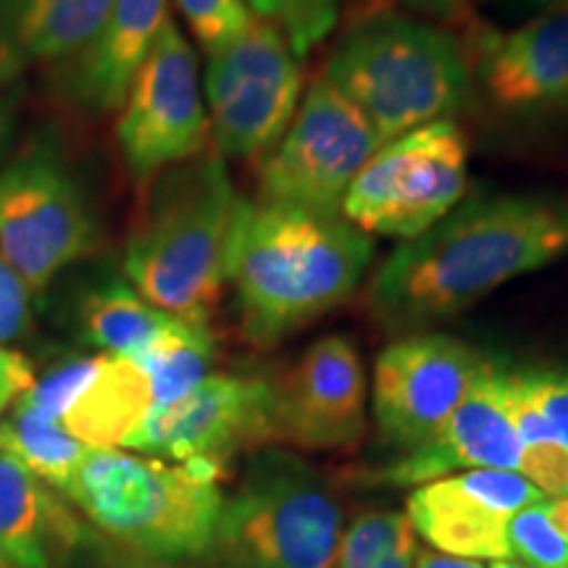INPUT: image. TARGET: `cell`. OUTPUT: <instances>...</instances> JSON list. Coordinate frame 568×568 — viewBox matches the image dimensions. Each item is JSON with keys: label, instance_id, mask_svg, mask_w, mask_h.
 <instances>
[{"label": "cell", "instance_id": "1", "mask_svg": "<svg viewBox=\"0 0 568 568\" xmlns=\"http://www.w3.org/2000/svg\"><path fill=\"white\" fill-rule=\"evenodd\" d=\"M566 255L568 197H479L389 253L368 301L382 324L416 329L464 314L500 284Z\"/></svg>", "mask_w": 568, "mask_h": 568}, {"label": "cell", "instance_id": "2", "mask_svg": "<svg viewBox=\"0 0 568 568\" xmlns=\"http://www.w3.org/2000/svg\"><path fill=\"white\" fill-rule=\"evenodd\" d=\"M374 258L343 213H311L240 197L226 245V282L243 335L274 347L345 303Z\"/></svg>", "mask_w": 568, "mask_h": 568}, {"label": "cell", "instance_id": "3", "mask_svg": "<svg viewBox=\"0 0 568 568\" xmlns=\"http://www.w3.org/2000/svg\"><path fill=\"white\" fill-rule=\"evenodd\" d=\"M240 195L224 155L209 145L163 169L126 240L124 272L163 314L209 322L226 284V245Z\"/></svg>", "mask_w": 568, "mask_h": 568}, {"label": "cell", "instance_id": "4", "mask_svg": "<svg viewBox=\"0 0 568 568\" xmlns=\"http://www.w3.org/2000/svg\"><path fill=\"white\" fill-rule=\"evenodd\" d=\"M222 477L209 464L90 450L67 497L134 558L176 566L209 558L224 506Z\"/></svg>", "mask_w": 568, "mask_h": 568}, {"label": "cell", "instance_id": "5", "mask_svg": "<svg viewBox=\"0 0 568 568\" xmlns=\"http://www.w3.org/2000/svg\"><path fill=\"white\" fill-rule=\"evenodd\" d=\"M329 82L382 140L464 109L468 67L450 34L424 21L382 13L351 27L324 69Z\"/></svg>", "mask_w": 568, "mask_h": 568}, {"label": "cell", "instance_id": "6", "mask_svg": "<svg viewBox=\"0 0 568 568\" xmlns=\"http://www.w3.org/2000/svg\"><path fill=\"white\" fill-rule=\"evenodd\" d=\"M343 508L314 464L282 447L247 458L243 481L224 497L209 558L216 568H332Z\"/></svg>", "mask_w": 568, "mask_h": 568}, {"label": "cell", "instance_id": "7", "mask_svg": "<svg viewBox=\"0 0 568 568\" xmlns=\"http://www.w3.org/2000/svg\"><path fill=\"white\" fill-rule=\"evenodd\" d=\"M468 148L450 119L418 126L379 145L343 201V216L361 232L414 240L466 195Z\"/></svg>", "mask_w": 568, "mask_h": 568}, {"label": "cell", "instance_id": "8", "mask_svg": "<svg viewBox=\"0 0 568 568\" xmlns=\"http://www.w3.org/2000/svg\"><path fill=\"white\" fill-rule=\"evenodd\" d=\"M301 63L284 34L251 19L243 34L209 55L205 101L213 148L224 159H264L301 105Z\"/></svg>", "mask_w": 568, "mask_h": 568}, {"label": "cell", "instance_id": "9", "mask_svg": "<svg viewBox=\"0 0 568 568\" xmlns=\"http://www.w3.org/2000/svg\"><path fill=\"white\" fill-rule=\"evenodd\" d=\"M382 140L329 82L316 80L287 132L261 163V203L343 213V201Z\"/></svg>", "mask_w": 568, "mask_h": 568}, {"label": "cell", "instance_id": "10", "mask_svg": "<svg viewBox=\"0 0 568 568\" xmlns=\"http://www.w3.org/2000/svg\"><path fill=\"white\" fill-rule=\"evenodd\" d=\"M95 245V222L67 166L51 151L19 155L0 172V251L30 295Z\"/></svg>", "mask_w": 568, "mask_h": 568}, {"label": "cell", "instance_id": "11", "mask_svg": "<svg viewBox=\"0 0 568 568\" xmlns=\"http://www.w3.org/2000/svg\"><path fill=\"white\" fill-rule=\"evenodd\" d=\"M116 134L126 169L140 182L209 148L211 124L197 88V59L172 17L163 21L126 90Z\"/></svg>", "mask_w": 568, "mask_h": 568}, {"label": "cell", "instance_id": "12", "mask_svg": "<svg viewBox=\"0 0 568 568\" xmlns=\"http://www.w3.org/2000/svg\"><path fill=\"white\" fill-rule=\"evenodd\" d=\"M272 379L211 374L193 393L153 408L124 450L224 471L240 453L274 445Z\"/></svg>", "mask_w": 568, "mask_h": 568}, {"label": "cell", "instance_id": "13", "mask_svg": "<svg viewBox=\"0 0 568 568\" xmlns=\"http://www.w3.org/2000/svg\"><path fill=\"white\" fill-rule=\"evenodd\" d=\"M489 355L450 335H408L379 353L372 408L382 443L410 453L429 443L468 395Z\"/></svg>", "mask_w": 568, "mask_h": 568}, {"label": "cell", "instance_id": "14", "mask_svg": "<svg viewBox=\"0 0 568 568\" xmlns=\"http://www.w3.org/2000/svg\"><path fill=\"white\" fill-rule=\"evenodd\" d=\"M274 445L347 450L366 429L368 382L351 337L316 339L272 379Z\"/></svg>", "mask_w": 568, "mask_h": 568}, {"label": "cell", "instance_id": "15", "mask_svg": "<svg viewBox=\"0 0 568 568\" xmlns=\"http://www.w3.org/2000/svg\"><path fill=\"white\" fill-rule=\"evenodd\" d=\"M92 450H119L153 410L148 376L130 358H71L19 397Z\"/></svg>", "mask_w": 568, "mask_h": 568}, {"label": "cell", "instance_id": "16", "mask_svg": "<svg viewBox=\"0 0 568 568\" xmlns=\"http://www.w3.org/2000/svg\"><path fill=\"white\" fill-rule=\"evenodd\" d=\"M508 368L489 358L468 395L429 443L403 453L374 477L385 485H426L471 468L518 471L521 439L508 408Z\"/></svg>", "mask_w": 568, "mask_h": 568}, {"label": "cell", "instance_id": "17", "mask_svg": "<svg viewBox=\"0 0 568 568\" xmlns=\"http://www.w3.org/2000/svg\"><path fill=\"white\" fill-rule=\"evenodd\" d=\"M479 77L506 111L568 109V0L514 32L485 38Z\"/></svg>", "mask_w": 568, "mask_h": 568}, {"label": "cell", "instance_id": "18", "mask_svg": "<svg viewBox=\"0 0 568 568\" xmlns=\"http://www.w3.org/2000/svg\"><path fill=\"white\" fill-rule=\"evenodd\" d=\"M169 19L166 0H113L98 40L61 74L63 95L90 111H116Z\"/></svg>", "mask_w": 568, "mask_h": 568}, {"label": "cell", "instance_id": "19", "mask_svg": "<svg viewBox=\"0 0 568 568\" xmlns=\"http://www.w3.org/2000/svg\"><path fill=\"white\" fill-rule=\"evenodd\" d=\"M111 6L113 0H0V82L80 59L101 34Z\"/></svg>", "mask_w": 568, "mask_h": 568}, {"label": "cell", "instance_id": "20", "mask_svg": "<svg viewBox=\"0 0 568 568\" xmlns=\"http://www.w3.org/2000/svg\"><path fill=\"white\" fill-rule=\"evenodd\" d=\"M82 537V521L61 495L0 453V566L55 568Z\"/></svg>", "mask_w": 568, "mask_h": 568}, {"label": "cell", "instance_id": "21", "mask_svg": "<svg viewBox=\"0 0 568 568\" xmlns=\"http://www.w3.org/2000/svg\"><path fill=\"white\" fill-rule=\"evenodd\" d=\"M408 521L437 552L471 560H503L508 516L481 500L466 471L418 485L408 497Z\"/></svg>", "mask_w": 568, "mask_h": 568}, {"label": "cell", "instance_id": "22", "mask_svg": "<svg viewBox=\"0 0 568 568\" xmlns=\"http://www.w3.org/2000/svg\"><path fill=\"white\" fill-rule=\"evenodd\" d=\"M172 318L124 282L92 290L80 305L84 343L119 358H138L172 324Z\"/></svg>", "mask_w": 568, "mask_h": 568}, {"label": "cell", "instance_id": "23", "mask_svg": "<svg viewBox=\"0 0 568 568\" xmlns=\"http://www.w3.org/2000/svg\"><path fill=\"white\" fill-rule=\"evenodd\" d=\"M216 358V337L209 322L172 318V324L153 339L134 361L148 376L153 395V408L169 406L209 379L211 364Z\"/></svg>", "mask_w": 568, "mask_h": 568}, {"label": "cell", "instance_id": "24", "mask_svg": "<svg viewBox=\"0 0 568 568\" xmlns=\"http://www.w3.org/2000/svg\"><path fill=\"white\" fill-rule=\"evenodd\" d=\"M92 447L69 435L63 426L17 400L9 416L0 418V453L19 460L55 493L67 495L77 468Z\"/></svg>", "mask_w": 568, "mask_h": 568}, {"label": "cell", "instance_id": "25", "mask_svg": "<svg viewBox=\"0 0 568 568\" xmlns=\"http://www.w3.org/2000/svg\"><path fill=\"white\" fill-rule=\"evenodd\" d=\"M255 19L276 27L297 59L314 51L335 30L343 0H247Z\"/></svg>", "mask_w": 568, "mask_h": 568}, {"label": "cell", "instance_id": "26", "mask_svg": "<svg viewBox=\"0 0 568 568\" xmlns=\"http://www.w3.org/2000/svg\"><path fill=\"white\" fill-rule=\"evenodd\" d=\"M410 535L416 531L406 514L374 510V514L361 516L339 539L332 568H376L387 552H393Z\"/></svg>", "mask_w": 568, "mask_h": 568}, {"label": "cell", "instance_id": "27", "mask_svg": "<svg viewBox=\"0 0 568 568\" xmlns=\"http://www.w3.org/2000/svg\"><path fill=\"white\" fill-rule=\"evenodd\" d=\"M545 500L508 518V552L527 568H568V539L552 527Z\"/></svg>", "mask_w": 568, "mask_h": 568}, {"label": "cell", "instance_id": "28", "mask_svg": "<svg viewBox=\"0 0 568 568\" xmlns=\"http://www.w3.org/2000/svg\"><path fill=\"white\" fill-rule=\"evenodd\" d=\"M516 393L537 410L552 439L568 450V366L510 368Z\"/></svg>", "mask_w": 568, "mask_h": 568}, {"label": "cell", "instance_id": "29", "mask_svg": "<svg viewBox=\"0 0 568 568\" xmlns=\"http://www.w3.org/2000/svg\"><path fill=\"white\" fill-rule=\"evenodd\" d=\"M176 9L201 42L205 55L230 45L253 19L247 0H176Z\"/></svg>", "mask_w": 568, "mask_h": 568}, {"label": "cell", "instance_id": "30", "mask_svg": "<svg viewBox=\"0 0 568 568\" xmlns=\"http://www.w3.org/2000/svg\"><path fill=\"white\" fill-rule=\"evenodd\" d=\"M30 290L21 276L13 272L3 251H0V345L17 343L32 329Z\"/></svg>", "mask_w": 568, "mask_h": 568}, {"label": "cell", "instance_id": "31", "mask_svg": "<svg viewBox=\"0 0 568 568\" xmlns=\"http://www.w3.org/2000/svg\"><path fill=\"white\" fill-rule=\"evenodd\" d=\"M518 474L545 497H564L568 487V450L558 443L524 445Z\"/></svg>", "mask_w": 568, "mask_h": 568}, {"label": "cell", "instance_id": "32", "mask_svg": "<svg viewBox=\"0 0 568 568\" xmlns=\"http://www.w3.org/2000/svg\"><path fill=\"white\" fill-rule=\"evenodd\" d=\"M34 385V368L21 353L0 345V416Z\"/></svg>", "mask_w": 568, "mask_h": 568}, {"label": "cell", "instance_id": "33", "mask_svg": "<svg viewBox=\"0 0 568 568\" xmlns=\"http://www.w3.org/2000/svg\"><path fill=\"white\" fill-rule=\"evenodd\" d=\"M414 568H485V564L471 558L445 556V552H437V550H418Z\"/></svg>", "mask_w": 568, "mask_h": 568}, {"label": "cell", "instance_id": "34", "mask_svg": "<svg viewBox=\"0 0 568 568\" xmlns=\"http://www.w3.org/2000/svg\"><path fill=\"white\" fill-rule=\"evenodd\" d=\"M410 9L429 13L437 19H458L464 17L466 0H406Z\"/></svg>", "mask_w": 568, "mask_h": 568}, {"label": "cell", "instance_id": "35", "mask_svg": "<svg viewBox=\"0 0 568 568\" xmlns=\"http://www.w3.org/2000/svg\"><path fill=\"white\" fill-rule=\"evenodd\" d=\"M545 510H548L552 527L568 539V497H548L545 500Z\"/></svg>", "mask_w": 568, "mask_h": 568}, {"label": "cell", "instance_id": "36", "mask_svg": "<svg viewBox=\"0 0 568 568\" xmlns=\"http://www.w3.org/2000/svg\"><path fill=\"white\" fill-rule=\"evenodd\" d=\"M516 6H521V9H531V11H545V9H552V6H560L566 3V0H514Z\"/></svg>", "mask_w": 568, "mask_h": 568}, {"label": "cell", "instance_id": "37", "mask_svg": "<svg viewBox=\"0 0 568 568\" xmlns=\"http://www.w3.org/2000/svg\"><path fill=\"white\" fill-rule=\"evenodd\" d=\"M119 566L122 568H182V566H169V564H153V560H142V558H126V560H119Z\"/></svg>", "mask_w": 568, "mask_h": 568}, {"label": "cell", "instance_id": "38", "mask_svg": "<svg viewBox=\"0 0 568 568\" xmlns=\"http://www.w3.org/2000/svg\"><path fill=\"white\" fill-rule=\"evenodd\" d=\"M493 568H527V566H521V564H518V560H514V558H503V560H495Z\"/></svg>", "mask_w": 568, "mask_h": 568}, {"label": "cell", "instance_id": "39", "mask_svg": "<svg viewBox=\"0 0 568 568\" xmlns=\"http://www.w3.org/2000/svg\"><path fill=\"white\" fill-rule=\"evenodd\" d=\"M0 124H3V113H0Z\"/></svg>", "mask_w": 568, "mask_h": 568}, {"label": "cell", "instance_id": "40", "mask_svg": "<svg viewBox=\"0 0 568 568\" xmlns=\"http://www.w3.org/2000/svg\"><path fill=\"white\" fill-rule=\"evenodd\" d=\"M566 497H568V487H566Z\"/></svg>", "mask_w": 568, "mask_h": 568}, {"label": "cell", "instance_id": "41", "mask_svg": "<svg viewBox=\"0 0 568 568\" xmlns=\"http://www.w3.org/2000/svg\"><path fill=\"white\" fill-rule=\"evenodd\" d=\"M0 568H3V566H0Z\"/></svg>", "mask_w": 568, "mask_h": 568}]
</instances>
